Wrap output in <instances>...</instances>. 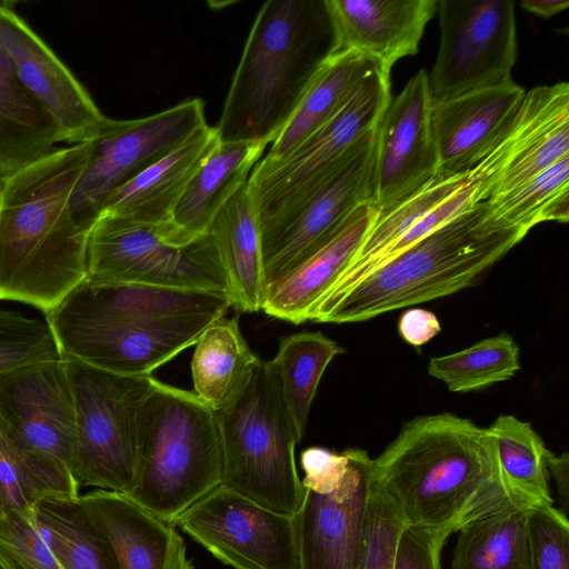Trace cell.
Listing matches in <instances>:
<instances>
[{
  "instance_id": "8fae6325",
  "label": "cell",
  "mask_w": 569,
  "mask_h": 569,
  "mask_svg": "<svg viewBox=\"0 0 569 569\" xmlns=\"http://www.w3.org/2000/svg\"><path fill=\"white\" fill-rule=\"evenodd\" d=\"M86 279L230 296L228 274L209 232L177 246L167 240L163 226L111 214H100L90 230Z\"/></svg>"
},
{
  "instance_id": "1f68e13d",
  "label": "cell",
  "mask_w": 569,
  "mask_h": 569,
  "mask_svg": "<svg viewBox=\"0 0 569 569\" xmlns=\"http://www.w3.org/2000/svg\"><path fill=\"white\" fill-rule=\"evenodd\" d=\"M78 498L47 496L34 505L32 513L41 537L62 569H119L109 540Z\"/></svg>"
},
{
  "instance_id": "d6a6232c",
  "label": "cell",
  "mask_w": 569,
  "mask_h": 569,
  "mask_svg": "<svg viewBox=\"0 0 569 569\" xmlns=\"http://www.w3.org/2000/svg\"><path fill=\"white\" fill-rule=\"evenodd\" d=\"M508 489L532 505H553L549 489L546 448L529 422L500 415L486 428Z\"/></svg>"
},
{
  "instance_id": "b9f144b4",
  "label": "cell",
  "mask_w": 569,
  "mask_h": 569,
  "mask_svg": "<svg viewBox=\"0 0 569 569\" xmlns=\"http://www.w3.org/2000/svg\"><path fill=\"white\" fill-rule=\"evenodd\" d=\"M440 330L441 326L437 316L421 308L406 310L398 321L399 335L413 347H421L429 342Z\"/></svg>"
},
{
  "instance_id": "5bb4252c",
  "label": "cell",
  "mask_w": 569,
  "mask_h": 569,
  "mask_svg": "<svg viewBox=\"0 0 569 569\" xmlns=\"http://www.w3.org/2000/svg\"><path fill=\"white\" fill-rule=\"evenodd\" d=\"M378 128L295 211L260 232L266 291L321 248L358 206L373 203Z\"/></svg>"
},
{
  "instance_id": "d6986e66",
  "label": "cell",
  "mask_w": 569,
  "mask_h": 569,
  "mask_svg": "<svg viewBox=\"0 0 569 569\" xmlns=\"http://www.w3.org/2000/svg\"><path fill=\"white\" fill-rule=\"evenodd\" d=\"M526 91L509 81L432 103L430 120L438 156L433 181L472 169L510 127Z\"/></svg>"
},
{
  "instance_id": "ab89813d",
  "label": "cell",
  "mask_w": 569,
  "mask_h": 569,
  "mask_svg": "<svg viewBox=\"0 0 569 569\" xmlns=\"http://www.w3.org/2000/svg\"><path fill=\"white\" fill-rule=\"evenodd\" d=\"M530 569H569V521L553 505L528 513Z\"/></svg>"
},
{
  "instance_id": "bcb514c9",
  "label": "cell",
  "mask_w": 569,
  "mask_h": 569,
  "mask_svg": "<svg viewBox=\"0 0 569 569\" xmlns=\"http://www.w3.org/2000/svg\"><path fill=\"white\" fill-rule=\"evenodd\" d=\"M1 569V568H0Z\"/></svg>"
},
{
  "instance_id": "277c9868",
  "label": "cell",
  "mask_w": 569,
  "mask_h": 569,
  "mask_svg": "<svg viewBox=\"0 0 569 569\" xmlns=\"http://www.w3.org/2000/svg\"><path fill=\"white\" fill-rule=\"evenodd\" d=\"M332 49L326 0L264 2L214 127L219 140L272 143Z\"/></svg>"
},
{
  "instance_id": "44dd1931",
  "label": "cell",
  "mask_w": 569,
  "mask_h": 569,
  "mask_svg": "<svg viewBox=\"0 0 569 569\" xmlns=\"http://www.w3.org/2000/svg\"><path fill=\"white\" fill-rule=\"evenodd\" d=\"M78 501L109 540L119 569H194L177 527L124 493L96 489Z\"/></svg>"
},
{
  "instance_id": "2e32d148",
  "label": "cell",
  "mask_w": 569,
  "mask_h": 569,
  "mask_svg": "<svg viewBox=\"0 0 569 569\" xmlns=\"http://www.w3.org/2000/svg\"><path fill=\"white\" fill-rule=\"evenodd\" d=\"M0 49L21 86L56 123L61 141L90 142L110 127L113 119L100 111L83 84L10 2L0 3Z\"/></svg>"
},
{
  "instance_id": "e0dca14e",
  "label": "cell",
  "mask_w": 569,
  "mask_h": 569,
  "mask_svg": "<svg viewBox=\"0 0 569 569\" xmlns=\"http://www.w3.org/2000/svg\"><path fill=\"white\" fill-rule=\"evenodd\" d=\"M428 73L421 69L391 98L381 117L373 204L385 214L433 182L438 156L431 129Z\"/></svg>"
},
{
  "instance_id": "ac0fdd59",
  "label": "cell",
  "mask_w": 569,
  "mask_h": 569,
  "mask_svg": "<svg viewBox=\"0 0 569 569\" xmlns=\"http://www.w3.org/2000/svg\"><path fill=\"white\" fill-rule=\"evenodd\" d=\"M0 418L29 447L72 472L76 410L64 358L32 363L2 378Z\"/></svg>"
},
{
  "instance_id": "4316f807",
  "label": "cell",
  "mask_w": 569,
  "mask_h": 569,
  "mask_svg": "<svg viewBox=\"0 0 569 569\" xmlns=\"http://www.w3.org/2000/svg\"><path fill=\"white\" fill-rule=\"evenodd\" d=\"M208 232L228 274L232 307L246 312L262 309L266 283L260 229L248 181L217 213Z\"/></svg>"
},
{
  "instance_id": "603a6c76",
  "label": "cell",
  "mask_w": 569,
  "mask_h": 569,
  "mask_svg": "<svg viewBox=\"0 0 569 569\" xmlns=\"http://www.w3.org/2000/svg\"><path fill=\"white\" fill-rule=\"evenodd\" d=\"M516 130L512 152L495 178L490 197L522 184L569 154L568 83L527 90Z\"/></svg>"
},
{
  "instance_id": "ee69618b",
  "label": "cell",
  "mask_w": 569,
  "mask_h": 569,
  "mask_svg": "<svg viewBox=\"0 0 569 569\" xmlns=\"http://www.w3.org/2000/svg\"><path fill=\"white\" fill-rule=\"evenodd\" d=\"M521 7L542 18L552 17L569 7L568 0H522Z\"/></svg>"
},
{
  "instance_id": "8992f818",
  "label": "cell",
  "mask_w": 569,
  "mask_h": 569,
  "mask_svg": "<svg viewBox=\"0 0 569 569\" xmlns=\"http://www.w3.org/2000/svg\"><path fill=\"white\" fill-rule=\"evenodd\" d=\"M217 412L194 392L152 379L138 416L136 470L127 493L173 523L222 482Z\"/></svg>"
},
{
  "instance_id": "60d3db41",
  "label": "cell",
  "mask_w": 569,
  "mask_h": 569,
  "mask_svg": "<svg viewBox=\"0 0 569 569\" xmlns=\"http://www.w3.org/2000/svg\"><path fill=\"white\" fill-rule=\"evenodd\" d=\"M448 533L406 526L399 538L395 569H442L440 553Z\"/></svg>"
},
{
  "instance_id": "7c38bea8",
  "label": "cell",
  "mask_w": 569,
  "mask_h": 569,
  "mask_svg": "<svg viewBox=\"0 0 569 569\" xmlns=\"http://www.w3.org/2000/svg\"><path fill=\"white\" fill-rule=\"evenodd\" d=\"M440 46L430 74L432 103L512 81L517 29L512 0H437Z\"/></svg>"
},
{
  "instance_id": "ffe728a7",
  "label": "cell",
  "mask_w": 569,
  "mask_h": 569,
  "mask_svg": "<svg viewBox=\"0 0 569 569\" xmlns=\"http://www.w3.org/2000/svg\"><path fill=\"white\" fill-rule=\"evenodd\" d=\"M333 30L332 53L357 51L390 73L413 56L437 0H326ZM331 53V54H332Z\"/></svg>"
},
{
  "instance_id": "cb8c5ba5",
  "label": "cell",
  "mask_w": 569,
  "mask_h": 569,
  "mask_svg": "<svg viewBox=\"0 0 569 569\" xmlns=\"http://www.w3.org/2000/svg\"><path fill=\"white\" fill-rule=\"evenodd\" d=\"M267 143L219 141L183 189L169 223L170 241L186 246L206 234L217 213L248 181Z\"/></svg>"
},
{
  "instance_id": "9a60e30c",
  "label": "cell",
  "mask_w": 569,
  "mask_h": 569,
  "mask_svg": "<svg viewBox=\"0 0 569 569\" xmlns=\"http://www.w3.org/2000/svg\"><path fill=\"white\" fill-rule=\"evenodd\" d=\"M173 525L233 569H300L295 516L263 507L223 485Z\"/></svg>"
},
{
  "instance_id": "74e56055",
  "label": "cell",
  "mask_w": 569,
  "mask_h": 569,
  "mask_svg": "<svg viewBox=\"0 0 569 569\" xmlns=\"http://www.w3.org/2000/svg\"><path fill=\"white\" fill-rule=\"evenodd\" d=\"M406 526L396 503L371 481L360 569H395L399 538Z\"/></svg>"
},
{
  "instance_id": "7bdbcfd3",
  "label": "cell",
  "mask_w": 569,
  "mask_h": 569,
  "mask_svg": "<svg viewBox=\"0 0 569 569\" xmlns=\"http://www.w3.org/2000/svg\"><path fill=\"white\" fill-rule=\"evenodd\" d=\"M548 472H551L557 483L561 499L567 503L569 485V457L567 452L558 457L552 452L547 455Z\"/></svg>"
},
{
  "instance_id": "8d00e7d4",
  "label": "cell",
  "mask_w": 569,
  "mask_h": 569,
  "mask_svg": "<svg viewBox=\"0 0 569 569\" xmlns=\"http://www.w3.org/2000/svg\"><path fill=\"white\" fill-rule=\"evenodd\" d=\"M60 359L46 320L0 308V380L26 366Z\"/></svg>"
},
{
  "instance_id": "e575fe53",
  "label": "cell",
  "mask_w": 569,
  "mask_h": 569,
  "mask_svg": "<svg viewBox=\"0 0 569 569\" xmlns=\"http://www.w3.org/2000/svg\"><path fill=\"white\" fill-rule=\"evenodd\" d=\"M487 201L493 217L528 232L546 221L566 223L569 218V154L522 184Z\"/></svg>"
},
{
  "instance_id": "6da1fadb",
  "label": "cell",
  "mask_w": 569,
  "mask_h": 569,
  "mask_svg": "<svg viewBox=\"0 0 569 569\" xmlns=\"http://www.w3.org/2000/svg\"><path fill=\"white\" fill-rule=\"evenodd\" d=\"M232 307L226 292L84 279L44 313L64 358L148 376L196 343Z\"/></svg>"
},
{
  "instance_id": "ba28073f",
  "label": "cell",
  "mask_w": 569,
  "mask_h": 569,
  "mask_svg": "<svg viewBox=\"0 0 569 569\" xmlns=\"http://www.w3.org/2000/svg\"><path fill=\"white\" fill-rule=\"evenodd\" d=\"M295 515L300 569H360L372 458L363 449H305Z\"/></svg>"
},
{
  "instance_id": "4dcf8cb0",
  "label": "cell",
  "mask_w": 569,
  "mask_h": 569,
  "mask_svg": "<svg viewBox=\"0 0 569 569\" xmlns=\"http://www.w3.org/2000/svg\"><path fill=\"white\" fill-rule=\"evenodd\" d=\"M79 485L62 465L29 447L0 418V491L3 511L31 513L43 497L76 499Z\"/></svg>"
},
{
  "instance_id": "4fadbf2b",
  "label": "cell",
  "mask_w": 569,
  "mask_h": 569,
  "mask_svg": "<svg viewBox=\"0 0 569 569\" xmlns=\"http://www.w3.org/2000/svg\"><path fill=\"white\" fill-rule=\"evenodd\" d=\"M204 104L189 98L161 112L113 120L91 142V152L71 196L74 220L86 229L101 214L110 196L206 126Z\"/></svg>"
},
{
  "instance_id": "52a82bcc",
  "label": "cell",
  "mask_w": 569,
  "mask_h": 569,
  "mask_svg": "<svg viewBox=\"0 0 569 569\" xmlns=\"http://www.w3.org/2000/svg\"><path fill=\"white\" fill-rule=\"evenodd\" d=\"M217 418L221 485L271 510L295 516L305 493L295 460L301 437L271 360L258 363Z\"/></svg>"
},
{
  "instance_id": "5b68a950",
  "label": "cell",
  "mask_w": 569,
  "mask_h": 569,
  "mask_svg": "<svg viewBox=\"0 0 569 569\" xmlns=\"http://www.w3.org/2000/svg\"><path fill=\"white\" fill-rule=\"evenodd\" d=\"M527 233L493 217L485 200L321 300L309 320L359 322L452 295L478 282Z\"/></svg>"
},
{
  "instance_id": "3957f363",
  "label": "cell",
  "mask_w": 569,
  "mask_h": 569,
  "mask_svg": "<svg viewBox=\"0 0 569 569\" xmlns=\"http://www.w3.org/2000/svg\"><path fill=\"white\" fill-rule=\"evenodd\" d=\"M371 481L408 526L449 536L506 500L520 499L503 481L486 428L449 412L407 422L372 459Z\"/></svg>"
},
{
  "instance_id": "9c48e42d",
  "label": "cell",
  "mask_w": 569,
  "mask_h": 569,
  "mask_svg": "<svg viewBox=\"0 0 569 569\" xmlns=\"http://www.w3.org/2000/svg\"><path fill=\"white\" fill-rule=\"evenodd\" d=\"M64 359L76 410L72 475L79 487L127 493L136 470L139 410L153 377Z\"/></svg>"
},
{
  "instance_id": "f35d334b",
  "label": "cell",
  "mask_w": 569,
  "mask_h": 569,
  "mask_svg": "<svg viewBox=\"0 0 569 569\" xmlns=\"http://www.w3.org/2000/svg\"><path fill=\"white\" fill-rule=\"evenodd\" d=\"M1 569H62L41 537L33 513L8 510L0 516Z\"/></svg>"
},
{
  "instance_id": "30bf717a",
  "label": "cell",
  "mask_w": 569,
  "mask_h": 569,
  "mask_svg": "<svg viewBox=\"0 0 569 569\" xmlns=\"http://www.w3.org/2000/svg\"><path fill=\"white\" fill-rule=\"evenodd\" d=\"M391 99L390 73L378 69L323 126L280 162L253 167L248 188L260 232L295 211L342 162L352 148L378 128Z\"/></svg>"
},
{
  "instance_id": "7a4b0ae2",
  "label": "cell",
  "mask_w": 569,
  "mask_h": 569,
  "mask_svg": "<svg viewBox=\"0 0 569 569\" xmlns=\"http://www.w3.org/2000/svg\"><path fill=\"white\" fill-rule=\"evenodd\" d=\"M90 152L54 148L0 177V300L46 313L86 279L90 230L70 202Z\"/></svg>"
},
{
  "instance_id": "836d02e7",
  "label": "cell",
  "mask_w": 569,
  "mask_h": 569,
  "mask_svg": "<svg viewBox=\"0 0 569 569\" xmlns=\"http://www.w3.org/2000/svg\"><path fill=\"white\" fill-rule=\"evenodd\" d=\"M345 352L321 332H300L282 337L271 360L301 439L320 379L331 360Z\"/></svg>"
},
{
  "instance_id": "f1b7e54d",
  "label": "cell",
  "mask_w": 569,
  "mask_h": 569,
  "mask_svg": "<svg viewBox=\"0 0 569 569\" xmlns=\"http://www.w3.org/2000/svg\"><path fill=\"white\" fill-rule=\"evenodd\" d=\"M191 373L197 397L216 412L240 392L261 359L241 335L238 320H213L194 343Z\"/></svg>"
},
{
  "instance_id": "f6af8a7d",
  "label": "cell",
  "mask_w": 569,
  "mask_h": 569,
  "mask_svg": "<svg viewBox=\"0 0 569 569\" xmlns=\"http://www.w3.org/2000/svg\"><path fill=\"white\" fill-rule=\"evenodd\" d=\"M2 512H3V501H2V495L0 491V516L2 515Z\"/></svg>"
},
{
  "instance_id": "d4e9b609",
  "label": "cell",
  "mask_w": 569,
  "mask_h": 569,
  "mask_svg": "<svg viewBox=\"0 0 569 569\" xmlns=\"http://www.w3.org/2000/svg\"><path fill=\"white\" fill-rule=\"evenodd\" d=\"M219 141L216 128L203 126L176 150L116 190L101 214L144 224H169L189 179Z\"/></svg>"
},
{
  "instance_id": "83f0119b",
  "label": "cell",
  "mask_w": 569,
  "mask_h": 569,
  "mask_svg": "<svg viewBox=\"0 0 569 569\" xmlns=\"http://www.w3.org/2000/svg\"><path fill=\"white\" fill-rule=\"evenodd\" d=\"M532 507L512 498L466 522L457 531L451 569H530Z\"/></svg>"
},
{
  "instance_id": "f546056e",
  "label": "cell",
  "mask_w": 569,
  "mask_h": 569,
  "mask_svg": "<svg viewBox=\"0 0 569 569\" xmlns=\"http://www.w3.org/2000/svg\"><path fill=\"white\" fill-rule=\"evenodd\" d=\"M60 132L24 90L0 49V177L53 150Z\"/></svg>"
},
{
  "instance_id": "d590c367",
  "label": "cell",
  "mask_w": 569,
  "mask_h": 569,
  "mask_svg": "<svg viewBox=\"0 0 569 569\" xmlns=\"http://www.w3.org/2000/svg\"><path fill=\"white\" fill-rule=\"evenodd\" d=\"M519 347L508 333L486 338L450 355L430 359L428 375L452 392H468L511 379L520 369Z\"/></svg>"
},
{
  "instance_id": "7402d4cb",
  "label": "cell",
  "mask_w": 569,
  "mask_h": 569,
  "mask_svg": "<svg viewBox=\"0 0 569 569\" xmlns=\"http://www.w3.org/2000/svg\"><path fill=\"white\" fill-rule=\"evenodd\" d=\"M378 216L372 202L358 206L313 254L266 291L262 310L277 319L302 323L349 266Z\"/></svg>"
},
{
  "instance_id": "484cf974",
  "label": "cell",
  "mask_w": 569,
  "mask_h": 569,
  "mask_svg": "<svg viewBox=\"0 0 569 569\" xmlns=\"http://www.w3.org/2000/svg\"><path fill=\"white\" fill-rule=\"evenodd\" d=\"M378 69L383 70L376 60L357 51L330 54L311 80L292 116L271 143L270 150L254 167L268 168L284 159L331 119L363 80Z\"/></svg>"
}]
</instances>
